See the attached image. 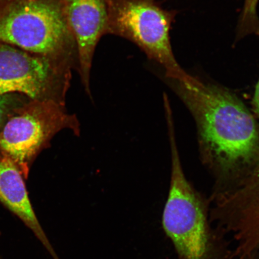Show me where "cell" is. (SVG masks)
<instances>
[{"label": "cell", "mask_w": 259, "mask_h": 259, "mask_svg": "<svg viewBox=\"0 0 259 259\" xmlns=\"http://www.w3.org/2000/svg\"><path fill=\"white\" fill-rule=\"evenodd\" d=\"M62 3L65 18L76 43L77 70L90 96L94 55L100 38L107 34L108 0H62Z\"/></svg>", "instance_id": "obj_7"}, {"label": "cell", "mask_w": 259, "mask_h": 259, "mask_svg": "<svg viewBox=\"0 0 259 259\" xmlns=\"http://www.w3.org/2000/svg\"><path fill=\"white\" fill-rule=\"evenodd\" d=\"M73 68L65 61L32 56L0 45V95L19 93L65 106Z\"/></svg>", "instance_id": "obj_6"}, {"label": "cell", "mask_w": 259, "mask_h": 259, "mask_svg": "<svg viewBox=\"0 0 259 259\" xmlns=\"http://www.w3.org/2000/svg\"><path fill=\"white\" fill-rule=\"evenodd\" d=\"M170 82L195 116L204 142L218 161L235 166L252 159L257 150L258 133L254 118L240 100L194 77Z\"/></svg>", "instance_id": "obj_1"}, {"label": "cell", "mask_w": 259, "mask_h": 259, "mask_svg": "<svg viewBox=\"0 0 259 259\" xmlns=\"http://www.w3.org/2000/svg\"><path fill=\"white\" fill-rule=\"evenodd\" d=\"M258 0H246V8L244 17L248 19L255 18V8Z\"/></svg>", "instance_id": "obj_10"}, {"label": "cell", "mask_w": 259, "mask_h": 259, "mask_svg": "<svg viewBox=\"0 0 259 259\" xmlns=\"http://www.w3.org/2000/svg\"><path fill=\"white\" fill-rule=\"evenodd\" d=\"M108 4L107 34L138 45L164 68L170 80L192 78L178 64L171 49L169 31L173 11L162 8L157 0H108Z\"/></svg>", "instance_id": "obj_3"}, {"label": "cell", "mask_w": 259, "mask_h": 259, "mask_svg": "<svg viewBox=\"0 0 259 259\" xmlns=\"http://www.w3.org/2000/svg\"><path fill=\"white\" fill-rule=\"evenodd\" d=\"M253 105L255 112H256L257 115L259 116V80L255 90Z\"/></svg>", "instance_id": "obj_11"}, {"label": "cell", "mask_w": 259, "mask_h": 259, "mask_svg": "<svg viewBox=\"0 0 259 259\" xmlns=\"http://www.w3.org/2000/svg\"><path fill=\"white\" fill-rule=\"evenodd\" d=\"M14 100L9 95H0V130L14 108Z\"/></svg>", "instance_id": "obj_9"}, {"label": "cell", "mask_w": 259, "mask_h": 259, "mask_svg": "<svg viewBox=\"0 0 259 259\" xmlns=\"http://www.w3.org/2000/svg\"><path fill=\"white\" fill-rule=\"evenodd\" d=\"M0 202L30 229L53 259H60L32 208L21 171L4 155L0 156Z\"/></svg>", "instance_id": "obj_8"}, {"label": "cell", "mask_w": 259, "mask_h": 259, "mask_svg": "<svg viewBox=\"0 0 259 259\" xmlns=\"http://www.w3.org/2000/svg\"><path fill=\"white\" fill-rule=\"evenodd\" d=\"M0 41L78 67L62 0H30L12 6L0 15Z\"/></svg>", "instance_id": "obj_2"}, {"label": "cell", "mask_w": 259, "mask_h": 259, "mask_svg": "<svg viewBox=\"0 0 259 259\" xmlns=\"http://www.w3.org/2000/svg\"><path fill=\"white\" fill-rule=\"evenodd\" d=\"M171 174L163 227L179 259H216V249L202 204L186 180L170 130Z\"/></svg>", "instance_id": "obj_4"}, {"label": "cell", "mask_w": 259, "mask_h": 259, "mask_svg": "<svg viewBox=\"0 0 259 259\" xmlns=\"http://www.w3.org/2000/svg\"><path fill=\"white\" fill-rule=\"evenodd\" d=\"M1 236H2V235H1V234H0V238H1ZM0 259H4V258H3L1 253H0Z\"/></svg>", "instance_id": "obj_12"}, {"label": "cell", "mask_w": 259, "mask_h": 259, "mask_svg": "<svg viewBox=\"0 0 259 259\" xmlns=\"http://www.w3.org/2000/svg\"><path fill=\"white\" fill-rule=\"evenodd\" d=\"M258 176H259V175H258Z\"/></svg>", "instance_id": "obj_13"}, {"label": "cell", "mask_w": 259, "mask_h": 259, "mask_svg": "<svg viewBox=\"0 0 259 259\" xmlns=\"http://www.w3.org/2000/svg\"><path fill=\"white\" fill-rule=\"evenodd\" d=\"M65 129L80 135L76 115L69 113L64 105L34 100L5 122L0 130V150L22 173L27 174L35 155Z\"/></svg>", "instance_id": "obj_5"}]
</instances>
